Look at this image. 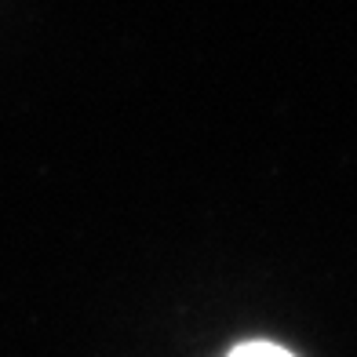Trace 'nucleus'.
Returning <instances> with one entry per match:
<instances>
[{"label":"nucleus","mask_w":357,"mask_h":357,"mask_svg":"<svg viewBox=\"0 0 357 357\" xmlns=\"http://www.w3.org/2000/svg\"><path fill=\"white\" fill-rule=\"evenodd\" d=\"M226 357H296L291 350H284V347H278V343H241V347H234Z\"/></svg>","instance_id":"f257e3e1"}]
</instances>
